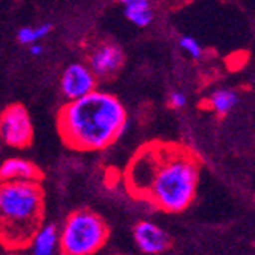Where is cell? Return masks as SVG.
<instances>
[{
  "label": "cell",
  "mask_w": 255,
  "mask_h": 255,
  "mask_svg": "<svg viewBox=\"0 0 255 255\" xmlns=\"http://www.w3.org/2000/svg\"><path fill=\"white\" fill-rule=\"evenodd\" d=\"M200 159L190 148L151 142L139 148L126 170L128 191L165 213H182L197 193Z\"/></svg>",
  "instance_id": "6da1fadb"
},
{
  "label": "cell",
  "mask_w": 255,
  "mask_h": 255,
  "mask_svg": "<svg viewBox=\"0 0 255 255\" xmlns=\"http://www.w3.org/2000/svg\"><path fill=\"white\" fill-rule=\"evenodd\" d=\"M57 127L69 148L100 151L126 131L127 112L117 97L95 89L64 104L58 112Z\"/></svg>",
  "instance_id": "7a4b0ae2"
},
{
  "label": "cell",
  "mask_w": 255,
  "mask_h": 255,
  "mask_svg": "<svg viewBox=\"0 0 255 255\" xmlns=\"http://www.w3.org/2000/svg\"><path fill=\"white\" fill-rule=\"evenodd\" d=\"M44 216L40 182H2L0 185V243L6 249L29 246Z\"/></svg>",
  "instance_id": "3957f363"
},
{
  "label": "cell",
  "mask_w": 255,
  "mask_h": 255,
  "mask_svg": "<svg viewBox=\"0 0 255 255\" xmlns=\"http://www.w3.org/2000/svg\"><path fill=\"white\" fill-rule=\"evenodd\" d=\"M109 233V226L98 214L80 210L67 217L58 237V249L66 255L97 254L106 245Z\"/></svg>",
  "instance_id": "277c9868"
},
{
  "label": "cell",
  "mask_w": 255,
  "mask_h": 255,
  "mask_svg": "<svg viewBox=\"0 0 255 255\" xmlns=\"http://www.w3.org/2000/svg\"><path fill=\"white\" fill-rule=\"evenodd\" d=\"M32 123L28 110L21 104H12L0 115V137L15 148H25L32 142Z\"/></svg>",
  "instance_id": "5b68a950"
},
{
  "label": "cell",
  "mask_w": 255,
  "mask_h": 255,
  "mask_svg": "<svg viewBox=\"0 0 255 255\" xmlns=\"http://www.w3.org/2000/svg\"><path fill=\"white\" fill-rule=\"evenodd\" d=\"M95 89H97V77L90 71V67L84 64L74 63L61 75V90L69 101L78 100L90 94Z\"/></svg>",
  "instance_id": "8992f818"
},
{
  "label": "cell",
  "mask_w": 255,
  "mask_h": 255,
  "mask_svg": "<svg viewBox=\"0 0 255 255\" xmlns=\"http://www.w3.org/2000/svg\"><path fill=\"white\" fill-rule=\"evenodd\" d=\"M133 237L144 254H162L171 248V237L167 231L151 222H139L133 229Z\"/></svg>",
  "instance_id": "52a82bcc"
},
{
  "label": "cell",
  "mask_w": 255,
  "mask_h": 255,
  "mask_svg": "<svg viewBox=\"0 0 255 255\" xmlns=\"http://www.w3.org/2000/svg\"><path fill=\"white\" fill-rule=\"evenodd\" d=\"M124 64V52L118 44L104 43L92 52L89 67L95 77H109L118 72Z\"/></svg>",
  "instance_id": "ba28073f"
},
{
  "label": "cell",
  "mask_w": 255,
  "mask_h": 255,
  "mask_svg": "<svg viewBox=\"0 0 255 255\" xmlns=\"http://www.w3.org/2000/svg\"><path fill=\"white\" fill-rule=\"evenodd\" d=\"M41 179L43 174L38 167L21 157L6 159L3 165L0 167V180L2 182H40Z\"/></svg>",
  "instance_id": "9c48e42d"
},
{
  "label": "cell",
  "mask_w": 255,
  "mask_h": 255,
  "mask_svg": "<svg viewBox=\"0 0 255 255\" xmlns=\"http://www.w3.org/2000/svg\"><path fill=\"white\" fill-rule=\"evenodd\" d=\"M58 237L60 233L57 226L43 225L35 231L29 246L35 255H52L58 249Z\"/></svg>",
  "instance_id": "30bf717a"
},
{
  "label": "cell",
  "mask_w": 255,
  "mask_h": 255,
  "mask_svg": "<svg viewBox=\"0 0 255 255\" xmlns=\"http://www.w3.org/2000/svg\"><path fill=\"white\" fill-rule=\"evenodd\" d=\"M124 8V15L128 21L139 28H145L153 21V11L148 0H120Z\"/></svg>",
  "instance_id": "8fae6325"
},
{
  "label": "cell",
  "mask_w": 255,
  "mask_h": 255,
  "mask_svg": "<svg viewBox=\"0 0 255 255\" xmlns=\"http://www.w3.org/2000/svg\"><path fill=\"white\" fill-rule=\"evenodd\" d=\"M239 101V95L237 92L234 90H229V89H222V90H217L211 95V98L208 100V104L210 107L219 113V115H226L228 112H231L234 109V106L237 104Z\"/></svg>",
  "instance_id": "7c38bea8"
},
{
  "label": "cell",
  "mask_w": 255,
  "mask_h": 255,
  "mask_svg": "<svg viewBox=\"0 0 255 255\" xmlns=\"http://www.w3.org/2000/svg\"><path fill=\"white\" fill-rule=\"evenodd\" d=\"M51 31H52L51 23H43L40 26H25L17 32V38L21 44H31L44 38L46 35H49Z\"/></svg>",
  "instance_id": "4fadbf2b"
},
{
  "label": "cell",
  "mask_w": 255,
  "mask_h": 255,
  "mask_svg": "<svg viewBox=\"0 0 255 255\" xmlns=\"http://www.w3.org/2000/svg\"><path fill=\"white\" fill-rule=\"evenodd\" d=\"M180 48L185 51V52H188L190 57L193 58H200L203 55V49H202V46L199 44V41L191 37V35H183L180 37Z\"/></svg>",
  "instance_id": "5bb4252c"
},
{
  "label": "cell",
  "mask_w": 255,
  "mask_h": 255,
  "mask_svg": "<svg viewBox=\"0 0 255 255\" xmlns=\"http://www.w3.org/2000/svg\"><path fill=\"white\" fill-rule=\"evenodd\" d=\"M168 103H170V106L173 109H182L185 104H187V97H185L182 92L174 90V92H171L170 97H168Z\"/></svg>",
  "instance_id": "9a60e30c"
},
{
  "label": "cell",
  "mask_w": 255,
  "mask_h": 255,
  "mask_svg": "<svg viewBox=\"0 0 255 255\" xmlns=\"http://www.w3.org/2000/svg\"><path fill=\"white\" fill-rule=\"evenodd\" d=\"M29 52H31V55H34V57H38V55H41L43 54V46L40 44V43H31V48H29Z\"/></svg>",
  "instance_id": "2e32d148"
}]
</instances>
